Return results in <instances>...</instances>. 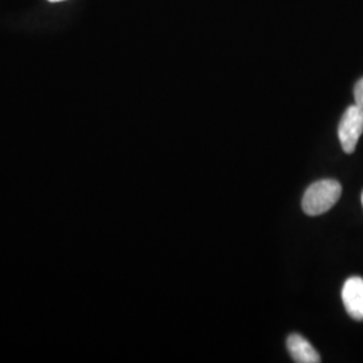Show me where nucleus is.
Here are the masks:
<instances>
[{
	"mask_svg": "<svg viewBox=\"0 0 363 363\" xmlns=\"http://www.w3.org/2000/svg\"><path fill=\"white\" fill-rule=\"evenodd\" d=\"M342 194V186L334 179L315 182L303 196V210L307 216H320L333 208Z\"/></svg>",
	"mask_w": 363,
	"mask_h": 363,
	"instance_id": "f257e3e1",
	"label": "nucleus"
},
{
	"mask_svg": "<svg viewBox=\"0 0 363 363\" xmlns=\"http://www.w3.org/2000/svg\"><path fill=\"white\" fill-rule=\"evenodd\" d=\"M363 133V108L359 105H351L340 118L337 136L346 154H352L358 145Z\"/></svg>",
	"mask_w": 363,
	"mask_h": 363,
	"instance_id": "f03ea898",
	"label": "nucleus"
},
{
	"mask_svg": "<svg viewBox=\"0 0 363 363\" xmlns=\"http://www.w3.org/2000/svg\"><path fill=\"white\" fill-rule=\"evenodd\" d=\"M342 300L345 308L352 319L363 322V279L352 276L342 288Z\"/></svg>",
	"mask_w": 363,
	"mask_h": 363,
	"instance_id": "7ed1b4c3",
	"label": "nucleus"
},
{
	"mask_svg": "<svg viewBox=\"0 0 363 363\" xmlns=\"http://www.w3.org/2000/svg\"><path fill=\"white\" fill-rule=\"evenodd\" d=\"M286 347L294 358V361L298 363H319L320 362V355L311 343L301 335L294 334L288 337L286 340Z\"/></svg>",
	"mask_w": 363,
	"mask_h": 363,
	"instance_id": "20e7f679",
	"label": "nucleus"
},
{
	"mask_svg": "<svg viewBox=\"0 0 363 363\" xmlns=\"http://www.w3.org/2000/svg\"><path fill=\"white\" fill-rule=\"evenodd\" d=\"M354 99H355V104L363 108V78L357 82L354 88Z\"/></svg>",
	"mask_w": 363,
	"mask_h": 363,
	"instance_id": "39448f33",
	"label": "nucleus"
},
{
	"mask_svg": "<svg viewBox=\"0 0 363 363\" xmlns=\"http://www.w3.org/2000/svg\"><path fill=\"white\" fill-rule=\"evenodd\" d=\"M49 1H62V0H49Z\"/></svg>",
	"mask_w": 363,
	"mask_h": 363,
	"instance_id": "423d86ee",
	"label": "nucleus"
},
{
	"mask_svg": "<svg viewBox=\"0 0 363 363\" xmlns=\"http://www.w3.org/2000/svg\"><path fill=\"white\" fill-rule=\"evenodd\" d=\"M362 205H363V193H362Z\"/></svg>",
	"mask_w": 363,
	"mask_h": 363,
	"instance_id": "0eeeda50",
	"label": "nucleus"
}]
</instances>
